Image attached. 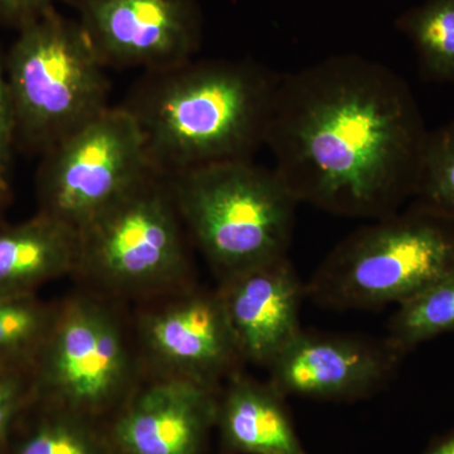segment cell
Instances as JSON below:
<instances>
[{
	"instance_id": "6da1fadb",
	"label": "cell",
	"mask_w": 454,
	"mask_h": 454,
	"mask_svg": "<svg viewBox=\"0 0 454 454\" xmlns=\"http://www.w3.org/2000/svg\"><path fill=\"white\" fill-rule=\"evenodd\" d=\"M428 133L409 83L348 53L279 77L264 145L298 202L376 220L414 199Z\"/></svg>"
},
{
	"instance_id": "7a4b0ae2",
	"label": "cell",
	"mask_w": 454,
	"mask_h": 454,
	"mask_svg": "<svg viewBox=\"0 0 454 454\" xmlns=\"http://www.w3.org/2000/svg\"><path fill=\"white\" fill-rule=\"evenodd\" d=\"M278 80L249 61L191 59L145 71L121 107L138 125L152 168L170 177L252 160L264 145Z\"/></svg>"
},
{
	"instance_id": "3957f363",
	"label": "cell",
	"mask_w": 454,
	"mask_h": 454,
	"mask_svg": "<svg viewBox=\"0 0 454 454\" xmlns=\"http://www.w3.org/2000/svg\"><path fill=\"white\" fill-rule=\"evenodd\" d=\"M79 288L134 306L197 283L169 179L153 172L79 230Z\"/></svg>"
},
{
	"instance_id": "277c9868",
	"label": "cell",
	"mask_w": 454,
	"mask_h": 454,
	"mask_svg": "<svg viewBox=\"0 0 454 454\" xmlns=\"http://www.w3.org/2000/svg\"><path fill=\"white\" fill-rule=\"evenodd\" d=\"M168 179L188 236L217 282L288 256L300 202L276 169L230 160Z\"/></svg>"
},
{
	"instance_id": "5b68a950",
	"label": "cell",
	"mask_w": 454,
	"mask_h": 454,
	"mask_svg": "<svg viewBox=\"0 0 454 454\" xmlns=\"http://www.w3.org/2000/svg\"><path fill=\"white\" fill-rule=\"evenodd\" d=\"M454 273V219L411 202L346 236L306 284L322 309L400 304Z\"/></svg>"
},
{
	"instance_id": "8992f818",
	"label": "cell",
	"mask_w": 454,
	"mask_h": 454,
	"mask_svg": "<svg viewBox=\"0 0 454 454\" xmlns=\"http://www.w3.org/2000/svg\"><path fill=\"white\" fill-rule=\"evenodd\" d=\"M145 375L130 307L77 286L59 301L31 399L106 424Z\"/></svg>"
},
{
	"instance_id": "52a82bcc",
	"label": "cell",
	"mask_w": 454,
	"mask_h": 454,
	"mask_svg": "<svg viewBox=\"0 0 454 454\" xmlns=\"http://www.w3.org/2000/svg\"><path fill=\"white\" fill-rule=\"evenodd\" d=\"M18 32L4 57L17 143L43 154L109 109V82L82 27L55 8Z\"/></svg>"
},
{
	"instance_id": "ba28073f",
	"label": "cell",
	"mask_w": 454,
	"mask_h": 454,
	"mask_svg": "<svg viewBox=\"0 0 454 454\" xmlns=\"http://www.w3.org/2000/svg\"><path fill=\"white\" fill-rule=\"evenodd\" d=\"M153 172L137 122L109 107L44 152L38 212L79 230Z\"/></svg>"
},
{
	"instance_id": "9c48e42d",
	"label": "cell",
	"mask_w": 454,
	"mask_h": 454,
	"mask_svg": "<svg viewBox=\"0 0 454 454\" xmlns=\"http://www.w3.org/2000/svg\"><path fill=\"white\" fill-rule=\"evenodd\" d=\"M145 375L221 390L245 363L217 289L199 283L130 307Z\"/></svg>"
},
{
	"instance_id": "30bf717a",
	"label": "cell",
	"mask_w": 454,
	"mask_h": 454,
	"mask_svg": "<svg viewBox=\"0 0 454 454\" xmlns=\"http://www.w3.org/2000/svg\"><path fill=\"white\" fill-rule=\"evenodd\" d=\"M103 65L162 70L186 64L202 38L196 0H74Z\"/></svg>"
},
{
	"instance_id": "8fae6325",
	"label": "cell",
	"mask_w": 454,
	"mask_h": 454,
	"mask_svg": "<svg viewBox=\"0 0 454 454\" xmlns=\"http://www.w3.org/2000/svg\"><path fill=\"white\" fill-rule=\"evenodd\" d=\"M387 339L301 331L267 370L284 396L356 402L384 389L404 360Z\"/></svg>"
},
{
	"instance_id": "7c38bea8",
	"label": "cell",
	"mask_w": 454,
	"mask_h": 454,
	"mask_svg": "<svg viewBox=\"0 0 454 454\" xmlns=\"http://www.w3.org/2000/svg\"><path fill=\"white\" fill-rule=\"evenodd\" d=\"M220 390L145 375L106 426L115 454H206Z\"/></svg>"
},
{
	"instance_id": "4fadbf2b",
	"label": "cell",
	"mask_w": 454,
	"mask_h": 454,
	"mask_svg": "<svg viewBox=\"0 0 454 454\" xmlns=\"http://www.w3.org/2000/svg\"><path fill=\"white\" fill-rule=\"evenodd\" d=\"M216 289L247 364L267 369L303 331L306 284L288 256L221 280Z\"/></svg>"
},
{
	"instance_id": "5bb4252c",
	"label": "cell",
	"mask_w": 454,
	"mask_h": 454,
	"mask_svg": "<svg viewBox=\"0 0 454 454\" xmlns=\"http://www.w3.org/2000/svg\"><path fill=\"white\" fill-rule=\"evenodd\" d=\"M215 430L219 454H309L295 432L286 396L244 372L221 387Z\"/></svg>"
},
{
	"instance_id": "9a60e30c",
	"label": "cell",
	"mask_w": 454,
	"mask_h": 454,
	"mask_svg": "<svg viewBox=\"0 0 454 454\" xmlns=\"http://www.w3.org/2000/svg\"><path fill=\"white\" fill-rule=\"evenodd\" d=\"M79 231L37 212L0 229V298L35 294L46 283L73 277Z\"/></svg>"
},
{
	"instance_id": "2e32d148",
	"label": "cell",
	"mask_w": 454,
	"mask_h": 454,
	"mask_svg": "<svg viewBox=\"0 0 454 454\" xmlns=\"http://www.w3.org/2000/svg\"><path fill=\"white\" fill-rule=\"evenodd\" d=\"M4 454H115L106 426L59 406L29 400Z\"/></svg>"
},
{
	"instance_id": "e0dca14e",
	"label": "cell",
	"mask_w": 454,
	"mask_h": 454,
	"mask_svg": "<svg viewBox=\"0 0 454 454\" xmlns=\"http://www.w3.org/2000/svg\"><path fill=\"white\" fill-rule=\"evenodd\" d=\"M396 28L413 44L427 80L454 83V0H426L402 14Z\"/></svg>"
},
{
	"instance_id": "ac0fdd59",
	"label": "cell",
	"mask_w": 454,
	"mask_h": 454,
	"mask_svg": "<svg viewBox=\"0 0 454 454\" xmlns=\"http://www.w3.org/2000/svg\"><path fill=\"white\" fill-rule=\"evenodd\" d=\"M59 301L27 294L0 298V369L31 372L49 336Z\"/></svg>"
},
{
	"instance_id": "d6986e66",
	"label": "cell",
	"mask_w": 454,
	"mask_h": 454,
	"mask_svg": "<svg viewBox=\"0 0 454 454\" xmlns=\"http://www.w3.org/2000/svg\"><path fill=\"white\" fill-rule=\"evenodd\" d=\"M454 331V273L397 304L385 339L404 356L418 346Z\"/></svg>"
},
{
	"instance_id": "ffe728a7",
	"label": "cell",
	"mask_w": 454,
	"mask_h": 454,
	"mask_svg": "<svg viewBox=\"0 0 454 454\" xmlns=\"http://www.w3.org/2000/svg\"><path fill=\"white\" fill-rule=\"evenodd\" d=\"M411 202L454 219V119L429 130Z\"/></svg>"
},
{
	"instance_id": "44dd1931",
	"label": "cell",
	"mask_w": 454,
	"mask_h": 454,
	"mask_svg": "<svg viewBox=\"0 0 454 454\" xmlns=\"http://www.w3.org/2000/svg\"><path fill=\"white\" fill-rule=\"evenodd\" d=\"M31 372L0 369V454H4L17 418L31 400Z\"/></svg>"
},
{
	"instance_id": "7402d4cb",
	"label": "cell",
	"mask_w": 454,
	"mask_h": 454,
	"mask_svg": "<svg viewBox=\"0 0 454 454\" xmlns=\"http://www.w3.org/2000/svg\"><path fill=\"white\" fill-rule=\"evenodd\" d=\"M17 145L16 119L5 74L4 57L0 53V179H5L14 146Z\"/></svg>"
},
{
	"instance_id": "603a6c76",
	"label": "cell",
	"mask_w": 454,
	"mask_h": 454,
	"mask_svg": "<svg viewBox=\"0 0 454 454\" xmlns=\"http://www.w3.org/2000/svg\"><path fill=\"white\" fill-rule=\"evenodd\" d=\"M53 7V0H0V23L20 27Z\"/></svg>"
},
{
	"instance_id": "cb8c5ba5",
	"label": "cell",
	"mask_w": 454,
	"mask_h": 454,
	"mask_svg": "<svg viewBox=\"0 0 454 454\" xmlns=\"http://www.w3.org/2000/svg\"><path fill=\"white\" fill-rule=\"evenodd\" d=\"M423 454H454V428L435 438Z\"/></svg>"
},
{
	"instance_id": "d4e9b609",
	"label": "cell",
	"mask_w": 454,
	"mask_h": 454,
	"mask_svg": "<svg viewBox=\"0 0 454 454\" xmlns=\"http://www.w3.org/2000/svg\"><path fill=\"white\" fill-rule=\"evenodd\" d=\"M9 202H11V192H9L7 181L0 179V217H2L3 212L7 210Z\"/></svg>"
}]
</instances>
